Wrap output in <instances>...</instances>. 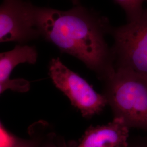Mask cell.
Returning <instances> with one entry per match:
<instances>
[{
  "label": "cell",
  "mask_w": 147,
  "mask_h": 147,
  "mask_svg": "<svg viewBox=\"0 0 147 147\" xmlns=\"http://www.w3.org/2000/svg\"><path fill=\"white\" fill-rule=\"evenodd\" d=\"M39 29L47 40L82 62L104 81L115 71L111 48L105 40L109 21L81 5L66 11L38 7Z\"/></svg>",
  "instance_id": "1"
},
{
  "label": "cell",
  "mask_w": 147,
  "mask_h": 147,
  "mask_svg": "<svg viewBox=\"0 0 147 147\" xmlns=\"http://www.w3.org/2000/svg\"><path fill=\"white\" fill-rule=\"evenodd\" d=\"M103 94L114 115L130 129L147 132V78L126 69L115 71L104 81Z\"/></svg>",
  "instance_id": "2"
},
{
  "label": "cell",
  "mask_w": 147,
  "mask_h": 147,
  "mask_svg": "<svg viewBox=\"0 0 147 147\" xmlns=\"http://www.w3.org/2000/svg\"><path fill=\"white\" fill-rule=\"evenodd\" d=\"M111 48L115 68L126 69L147 78V9L125 25L112 27Z\"/></svg>",
  "instance_id": "3"
},
{
  "label": "cell",
  "mask_w": 147,
  "mask_h": 147,
  "mask_svg": "<svg viewBox=\"0 0 147 147\" xmlns=\"http://www.w3.org/2000/svg\"><path fill=\"white\" fill-rule=\"evenodd\" d=\"M49 75L55 86L84 117L99 114L107 105L104 95L96 92L86 80L67 67L59 58H53L50 62Z\"/></svg>",
  "instance_id": "4"
},
{
  "label": "cell",
  "mask_w": 147,
  "mask_h": 147,
  "mask_svg": "<svg viewBox=\"0 0 147 147\" xmlns=\"http://www.w3.org/2000/svg\"><path fill=\"white\" fill-rule=\"evenodd\" d=\"M38 7L24 0H3L0 7V42L23 44L41 36Z\"/></svg>",
  "instance_id": "5"
},
{
  "label": "cell",
  "mask_w": 147,
  "mask_h": 147,
  "mask_svg": "<svg viewBox=\"0 0 147 147\" xmlns=\"http://www.w3.org/2000/svg\"><path fill=\"white\" fill-rule=\"evenodd\" d=\"M38 59L37 49L27 45H17L10 51L0 54V93L7 89L25 93L30 88V82L25 79L11 80V73L21 63L34 64Z\"/></svg>",
  "instance_id": "6"
},
{
  "label": "cell",
  "mask_w": 147,
  "mask_h": 147,
  "mask_svg": "<svg viewBox=\"0 0 147 147\" xmlns=\"http://www.w3.org/2000/svg\"><path fill=\"white\" fill-rule=\"evenodd\" d=\"M130 129L123 119L114 117L106 125L90 126L76 147H126Z\"/></svg>",
  "instance_id": "7"
},
{
  "label": "cell",
  "mask_w": 147,
  "mask_h": 147,
  "mask_svg": "<svg viewBox=\"0 0 147 147\" xmlns=\"http://www.w3.org/2000/svg\"><path fill=\"white\" fill-rule=\"evenodd\" d=\"M45 137L32 134L30 139H22L8 131L1 123L0 147H42Z\"/></svg>",
  "instance_id": "8"
},
{
  "label": "cell",
  "mask_w": 147,
  "mask_h": 147,
  "mask_svg": "<svg viewBox=\"0 0 147 147\" xmlns=\"http://www.w3.org/2000/svg\"><path fill=\"white\" fill-rule=\"evenodd\" d=\"M124 10L128 20L135 18L143 11V4L147 0H115Z\"/></svg>",
  "instance_id": "9"
},
{
  "label": "cell",
  "mask_w": 147,
  "mask_h": 147,
  "mask_svg": "<svg viewBox=\"0 0 147 147\" xmlns=\"http://www.w3.org/2000/svg\"><path fill=\"white\" fill-rule=\"evenodd\" d=\"M42 147H68L65 142L54 133H49L45 137Z\"/></svg>",
  "instance_id": "10"
},
{
  "label": "cell",
  "mask_w": 147,
  "mask_h": 147,
  "mask_svg": "<svg viewBox=\"0 0 147 147\" xmlns=\"http://www.w3.org/2000/svg\"><path fill=\"white\" fill-rule=\"evenodd\" d=\"M126 147H147V137H135L129 139Z\"/></svg>",
  "instance_id": "11"
},
{
  "label": "cell",
  "mask_w": 147,
  "mask_h": 147,
  "mask_svg": "<svg viewBox=\"0 0 147 147\" xmlns=\"http://www.w3.org/2000/svg\"><path fill=\"white\" fill-rule=\"evenodd\" d=\"M71 1L73 3L74 5H80V0H71Z\"/></svg>",
  "instance_id": "12"
}]
</instances>
